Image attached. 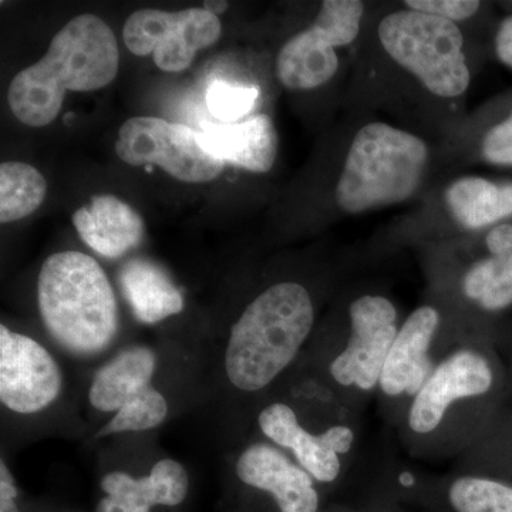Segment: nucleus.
<instances>
[{
    "label": "nucleus",
    "instance_id": "20e7f679",
    "mask_svg": "<svg viewBox=\"0 0 512 512\" xmlns=\"http://www.w3.org/2000/svg\"><path fill=\"white\" fill-rule=\"evenodd\" d=\"M429 148L409 131L369 123L357 131L336 185V202L348 214L400 204L416 194Z\"/></svg>",
    "mask_w": 512,
    "mask_h": 512
},
{
    "label": "nucleus",
    "instance_id": "39448f33",
    "mask_svg": "<svg viewBox=\"0 0 512 512\" xmlns=\"http://www.w3.org/2000/svg\"><path fill=\"white\" fill-rule=\"evenodd\" d=\"M377 33L387 55L430 93L451 99L467 92L471 73L457 23L403 9L384 16Z\"/></svg>",
    "mask_w": 512,
    "mask_h": 512
},
{
    "label": "nucleus",
    "instance_id": "a878e982",
    "mask_svg": "<svg viewBox=\"0 0 512 512\" xmlns=\"http://www.w3.org/2000/svg\"><path fill=\"white\" fill-rule=\"evenodd\" d=\"M481 157L495 167L512 168V104L507 116L485 131Z\"/></svg>",
    "mask_w": 512,
    "mask_h": 512
},
{
    "label": "nucleus",
    "instance_id": "393cba45",
    "mask_svg": "<svg viewBox=\"0 0 512 512\" xmlns=\"http://www.w3.org/2000/svg\"><path fill=\"white\" fill-rule=\"evenodd\" d=\"M259 89L249 84L217 80L207 90V106L212 116L222 123H237L255 109Z\"/></svg>",
    "mask_w": 512,
    "mask_h": 512
},
{
    "label": "nucleus",
    "instance_id": "c85d7f7f",
    "mask_svg": "<svg viewBox=\"0 0 512 512\" xmlns=\"http://www.w3.org/2000/svg\"><path fill=\"white\" fill-rule=\"evenodd\" d=\"M494 50L498 60L512 70V13L505 16L494 36Z\"/></svg>",
    "mask_w": 512,
    "mask_h": 512
},
{
    "label": "nucleus",
    "instance_id": "f257e3e1",
    "mask_svg": "<svg viewBox=\"0 0 512 512\" xmlns=\"http://www.w3.org/2000/svg\"><path fill=\"white\" fill-rule=\"evenodd\" d=\"M116 36L99 16H76L50 42L46 55L16 74L8 90L10 110L20 123L45 127L62 110L67 92H94L119 73Z\"/></svg>",
    "mask_w": 512,
    "mask_h": 512
},
{
    "label": "nucleus",
    "instance_id": "5701e85b",
    "mask_svg": "<svg viewBox=\"0 0 512 512\" xmlns=\"http://www.w3.org/2000/svg\"><path fill=\"white\" fill-rule=\"evenodd\" d=\"M447 500L454 512H512V485L464 476L448 487Z\"/></svg>",
    "mask_w": 512,
    "mask_h": 512
},
{
    "label": "nucleus",
    "instance_id": "412c9836",
    "mask_svg": "<svg viewBox=\"0 0 512 512\" xmlns=\"http://www.w3.org/2000/svg\"><path fill=\"white\" fill-rule=\"evenodd\" d=\"M446 202L464 228L491 229L512 218V181L463 177L447 188Z\"/></svg>",
    "mask_w": 512,
    "mask_h": 512
},
{
    "label": "nucleus",
    "instance_id": "9d476101",
    "mask_svg": "<svg viewBox=\"0 0 512 512\" xmlns=\"http://www.w3.org/2000/svg\"><path fill=\"white\" fill-rule=\"evenodd\" d=\"M350 338L346 348L333 359L330 376L336 383L357 389H375L397 332V311L392 301L365 295L349 308Z\"/></svg>",
    "mask_w": 512,
    "mask_h": 512
},
{
    "label": "nucleus",
    "instance_id": "ddd939ff",
    "mask_svg": "<svg viewBox=\"0 0 512 512\" xmlns=\"http://www.w3.org/2000/svg\"><path fill=\"white\" fill-rule=\"evenodd\" d=\"M235 473L248 487L271 495L281 512L319 511V494L311 474L274 446L254 443L244 448Z\"/></svg>",
    "mask_w": 512,
    "mask_h": 512
},
{
    "label": "nucleus",
    "instance_id": "c756f323",
    "mask_svg": "<svg viewBox=\"0 0 512 512\" xmlns=\"http://www.w3.org/2000/svg\"><path fill=\"white\" fill-rule=\"evenodd\" d=\"M202 8L207 10V12H210L211 15L220 16L228 9V2H222V0H211V2H204Z\"/></svg>",
    "mask_w": 512,
    "mask_h": 512
},
{
    "label": "nucleus",
    "instance_id": "9b49d317",
    "mask_svg": "<svg viewBox=\"0 0 512 512\" xmlns=\"http://www.w3.org/2000/svg\"><path fill=\"white\" fill-rule=\"evenodd\" d=\"M494 375L481 353L460 349L446 357L414 396L409 412L410 429L417 434L433 433L451 404L490 392Z\"/></svg>",
    "mask_w": 512,
    "mask_h": 512
},
{
    "label": "nucleus",
    "instance_id": "f03ea898",
    "mask_svg": "<svg viewBox=\"0 0 512 512\" xmlns=\"http://www.w3.org/2000/svg\"><path fill=\"white\" fill-rule=\"evenodd\" d=\"M315 325L308 289L279 282L249 303L229 330L224 369L229 384L258 393L278 379L301 352Z\"/></svg>",
    "mask_w": 512,
    "mask_h": 512
},
{
    "label": "nucleus",
    "instance_id": "cd10ccee",
    "mask_svg": "<svg viewBox=\"0 0 512 512\" xmlns=\"http://www.w3.org/2000/svg\"><path fill=\"white\" fill-rule=\"evenodd\" d=\"M19 490L15 477L5 460L0 461V512H19Z\"/></svg>",
    "mask_w": 512,
    "mask_h": 512
},
{
    "label": "nucleus",
    "instance_id": "2eb2a0df",
    "mask_svg": "<svg viewBox=\"0 0 512 512\" xmlns=\"http://www.w3.org/2000/svg\"><path fill=\"white\" fill-rule=\"evenodd\" d=\"M106 497L96 512H151L157 505L177 507L187 498L190 478L183 464L173 458L158 460L148 476L136 478L111 471L101 480Z\"/></svg>",
    "mask_w": 512,
    "mask_h": 512
},
{
    "label": "nucleus",
    "instance_id": "4468645a",
    "mask_svg": "<svg viewBox=\"0 0 512 512\" xmlns=\"http://www.w3.org/2000/svg\"><path fill=\"white\" fill-rule=\"evenodd\" d=\"M440 325V313L424 305L410 313L397 332L384 363L379 386L387 396H416L434 367L429 356Z\"/></svg>",
    "mask_w": 512,
    "mask_h": 512
},
{
    "label": "nucleus",
    "instance_id": "f8f14e48",
    "mask_svg": "<svg viewBox=\"0 0 512 512\" xmlns=\"http://www.w3.org/2000/svg\"><path fill=\"white\" fill-rule=\"evenodd\" d=\"M258 426L276 446L291 450L299 466L311 474L313 480L330 484L338 480L340 454H348L355 434L348 426H332L320 434L309 433L299 423L291 406L272 403L258 416Z\"/></svg>",
    "mask_w": 512,
    "mask_h": 512
},
{
    "label": "nucleus",
    "instance_id": "aec40b11",
    "mask_svg": "<svg viewBox=\"0 0 512 512\" xmlns=\"http://www.w3.org/2000/svg\"><path fill=\"white\" fill-rule=\"evenodd\" d=\"M119 284L134 316L156 325L183 312L184 298L161 266L150 259L134 258L120 269Z\"/></svg>",
    "mask_w": 512,
    "mask_h": 512
},
{
    "label": "nucleus",
    "instance_id": "6e6552de",
    "mask_svg": "<svg viewBox=\"0 0 512 512\" xmlns=\"http://www.w3.org/2000/svg\"><path fill=\"white\" fill-rule=\"evenodd\" d=\"M221 32L220 18L204 8L141 9L127 19L123 39L133 55H153L158 69L180 73L191 66L197 52L214 45Z\"/></svg>",
    "mask_w": 512,
    "mask_h": 512
},
{
    "label": "nucleus",
    "instance_id": "4be33fe9",
    "mask_svg": "<svg viewBox=\"0 0 512 512\" xmlns=\"http://www.w3.org/2000/svg\"><path fill=\"white\" fill-rule=\"evenodd\" d=\"M45 177L32 165L9 161L0 165V222L9 224L29 217L43 204Z\"/></svg>",
    "mask_w": 512,
    "mask_h": 512
},
{
    "label": "nucleus",
    "instance_id": "bb28decb",
    "mask_svg": "<svg viewBox=\"0 0 512 512\" xmlns=\"http://www.w3.org/2000/svg\"><path fill=\"white\" fill-rule=\"evenodd\" d=\"M404 6L406 9L439 16L456 23L457 20L473 18L480 10L481 2L477 0H407Z\"/></svg>",
    "mask_w": 512,
    "mask_h": 512
},
{
    "label": "nucleus",
    "instance_id": "a211bd4d",
    "mask_svg": "<svg viewBox=\"0 0 512 512\" xmlns=\"http://www.w3.org/2000/svg\"><path fill=\"white\" fill-rule=\"evenodd\" d=\"M158 357L147 346L121 350L93 375L89 402L100 413H114L130 406L153 389Z\"/></svg>",
    "mask_w": 512,
    "mask_h": 512
},
{
    "label": "nucleus",
    "instance_id": "1a4fd4ad",
    "mask_svg": "<svg viewBox=\"0 0 512 512\" xmlns=\"http://www.w3.org/2000/svg\"><path fill=\"white\" fill-rule=\"evenodd\" d=\"M55 356L36 339L0 325V402L20 416L45 412L63 392Z\"/></svg>",
    "mask_w": 512,
    "mask_h": 512
},
{
    "label": "nucleus",
    "instance_id": "dca6fc26",
    "mask_svg": "<svg viewBox=\"0 0 512 512\" xmlns=\"http://www.w3.org/2000/svg\"><path fill=\"white\" fill-rule=\"evenodd\" d=\"M201 137L207 150L224 163L261 174L274 167L278 133L266 114L237 123H204Z\"/></svg>",
    "mask_w": 512,
    "mask_h": 512
},
{
    "label": "nucleus",
    "instance_id": "f3484780",
    "mask_svg": "<svg viewBox=\"0 0 512 512\" xmlns=\"http://www.w3.org/2000/svg\"><path fill=\"white\" fill-rule=\"evenodd\" d=\"M80 238L104 258L117 259L137 248L144 238V221L127 202L103 194L73 214Z\"/></svg>",
    "mask_w": 512,
    "mask_h": 512
},
{
    "label": "nucleus",
    "instance_id": "7ed1b4c3",
    "mask_svg": "<svg viewBox=\"0 0 512 512\" xmlns=\"http://www.w3.org/2000/svg\"><path fill=\"white\" fill-rule=\"evenodd\" d=\"M37 306L49 335L73 356L100 355L119 333V306L109 276L83 252H56L43 262Z\"/></svg>",
    "mask_w": 512,
    "mask_h": 512
},
{
    "label": "nucleus",
    "instance_id": "b1692460",
    "mask_svg": "<svg viewBox=\"0 0 512 512\" xmlns=\"http://www.w3.org/2000/svg\"><path fill=\"white\" fill-rule=\"evenodd\" d=\"M168 416V402L160 390L153 387L147 394L131 406L119 410L106 426L101 427L97 437L114 434L137 433L156 429Z\"/></svg>",
    "mask_w": 512,
    "mask_h": 512
},
{
    "label": "nucleus",
    "instance_id": "423d86ee",
    "mask_svg": "<svg viewBox=\"0 0 512 512\" xmlns=\"http://www.w3.org/2000/svg\"><path fill=\"white\" fill-rule=\"evenodd\" d=\"M365 5L359 0H326L315 22L291 37L276 57V76L286 89L313 90L339 69L338 47L356 39Z\"/></svg>",
    "mask_w": 512,
    "mask_h": 512
},
{
    "label": "nucleus",
    "instance_id": "6ab92c4d",
    "mask_svg": "<svg viewBox=\"0 0 512 512\" xmlns=\"http://www.w3.org/2000/svg\"><path fill=\"white\" fill-rule=\"evenodd\" d=\"M484 242L488 256L468 269L463 292L483 311H505L512 306V221L488 229Z\"/></svg>",
    "mask_w": 512,
    "mask_h": 512
},
{
    "label": "nucleus",
    "instance_id": "0eeeda50",
    "mask_svg": "<svg viewBox=\"0 0 512 512\" xmlns=\"http://www.w3.org/2000/svg\"><path fill=\"white\" fill-rule=\"evenodd\" d=\"M116 153L133 167L153 164L184 183H208L225 163L207 150L201 133L158 117H133L120 127Z\"/></svg>",
    "mask_w": 512,
    "mask_h": 512
}]
</instances>
